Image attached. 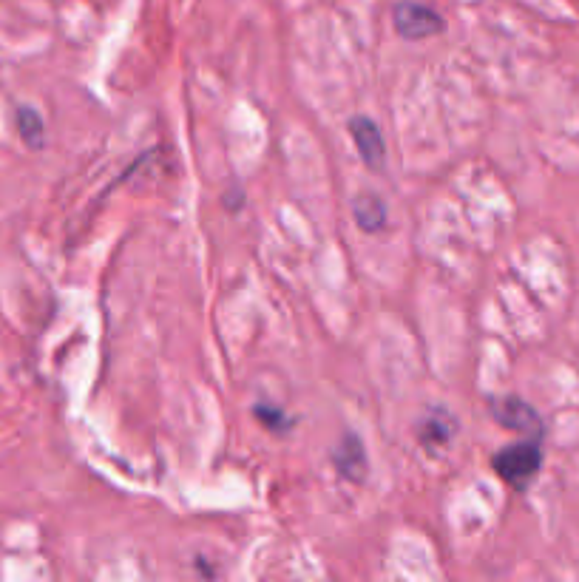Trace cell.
<instances>
[{
  "label": "cell",
  "instance_id": "9c48e42d",
  "mask_svg": "<svg viewBox=\"0 0 579 582\" xmlns=\"http://www.w3.org/2000/svg\"><path fill=\"white\" fill-rule=\"evenodd\" d=\"M259 418L264 421V426H273V429H276L279 424H287L276 409H259Z\"/></svg>",
  "mask_w": 579,
  "mask_h": 582
},
{
  "label": "cell",
  "instance_id": "6da1fadb",
  "mask_svg": "<svg viewBox=\"0 0 579 582\" xmlns=\"http://www.w3.org/2000/svg\"><path fill=\"white\" fill-rule=\"evenodd\" d=\"M540 466H543V449H540V443L534 441L506 446L503 452H497L492 458L494 472L503 477L506 483H514V486L531 480L540 472Z\"/></svg>",
  "mask_w": 579,
  "mask_h": 582
},
{
  "label": "cell",
  "instance_id": "5b68a950",
  "mask_svg": "<svg viewBox=\"0 0 579 582\" xmlns=\"http://www.w3.org/2000/svg\"><path fill=\"white\" fill-rule=\"evenodd\" d=\"M355 225L367 233H378L386 225V202L378 194H361L352 202Z\"/></svg>",
  "mask_w": 579,
  "mask_h": 582
},
{
  "label": "cell",
  "instance_id": "3957f363",
  "mask_svg": "<svg viewBox=\"0 0 579 582\" xmlns=\"http://www.w3.org/2000/svg\"><path fill=\"white\" fill-rule=\"evenodd\" d=\"M492 415L500 421V426L514 429L520 435H540L543 432L540 415L523 398H497V401H492Z\"/></svg>",
  "mask_w": 579,
  "mask_h": 582
},
{
  "label": "cell",
  "instance_id": "ba28073f",
  "mask_svg": "<svg viewBox=\"0 0 579 582\" xmlns=\"http://www.w3.org/2000/svg\"><path fill=\"white\" fill-rule=\"evenodd\" d=\"M18 131L20 140L26 142L29 148H40L43 145V120H40V114H37L35 108H18Z\"/></svg>",
  "mask_w": 579,
  "mask_h": 582
},
{
  "label": "cell",
  "instance_id": "7a4b0ae2",
  "mask_svg": "<svg viewBox=\"0 0 579 582\" xmlns=\"http://www.w3.org/2000/svg\"><path fill=\"white\" fill-rule=\"evenodd\" d=\"M392 23H395V32L406 37V40H426V37H435L443 29V18L438 12L432 6L415 3V0L395 3Z\"/></svg>",
  "mask_w": 579,
  "mask_h": 582
},
{
  "label": "cell",
  "instance_id": "277c9868",
  "mask_svg": "<svg viewBox=\"0 0 579 582\" xmlns=\"http://www.w3.org/2000/svg\"><path fill=\"white\" fill-rule=\"evenodd\" d=\"M350 134L352 140H355V148H358V154L364 157L369 168H381L386 159V142L384 134H381V128L372 123L369 117H355L350 123Z\"/></svg>",
  "mask_w": 579,
  "mask_h": 582
},
{
  "label": "cell",
  "instance_id": "8992f818",
  "mask_svg": "<svg viewBox=\"0 0 579 582\" xmlns=\"http://www.w3.org/2000/svg\"><path fill=\"white\" fill-rule=\"evenodd\" d=\"M335 463H338V469H341L347 477H352V480L364 477L367 460H364V446H361V441L347 438V441L341 443V446L335 449Z\"/></svg>",
  "mask_w": 579,
  "mask_h": 582
},
{
  "label": "cell",
  "instance_id": "52a82bcc",
  "mask_svg": "<svg viewBox=\"0 0 579 582\" xmlns=\"http://www.w3.org/2000/svg\"><path fill=\"white\" fill-rule=\"evenodd\" d=\"M455 435V418L446 412H432L421 426V441L435 446V443H446Z\"/></svg>",
  "mask_w": 579,
  "mask_h": 582
}]
</instances>
